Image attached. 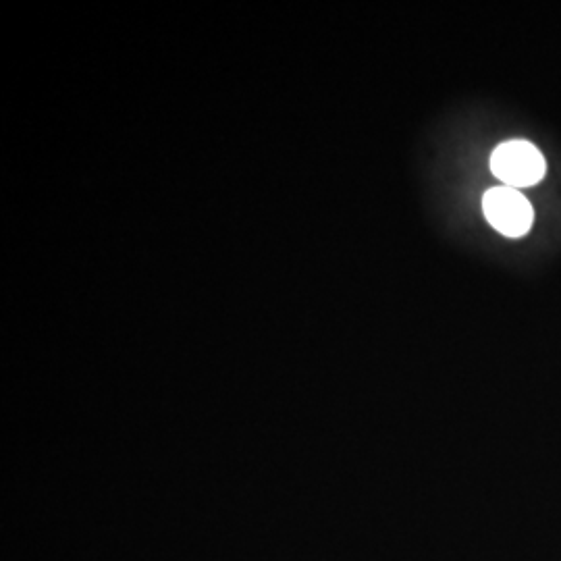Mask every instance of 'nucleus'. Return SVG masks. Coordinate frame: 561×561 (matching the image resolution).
<instances>
[{"mask_svg":"<svg viewBox=\"0 0 561 561\" xmlns=\"http://www.w3.org/2000/svg\"><path fill=\"white\" fill-rule=\"evenodd\" d=\"M491 171L507 187L518 190V187L537 185L547 173V163L534 144L526 140H512L499 144L493 150Z\"/></svg>","mask_w":561,"mask_h":561,"instance_id":"1","label":"nucleus"},{"mask_svg":"<svg viewBox=\"0 0 561 561\" xmlns=\"http://www.w3.org/2000/svg\"><path fill=\"white\" fill-rule=\"evenodd\" d=\"M487 221L505 237H522L530 231L534 210L526 196L514 187H493L483 198Z\"/></svg>","mask_w":561,"mask_h":561,"instance_id":"2","label":"nucleus"}]
</instances>
